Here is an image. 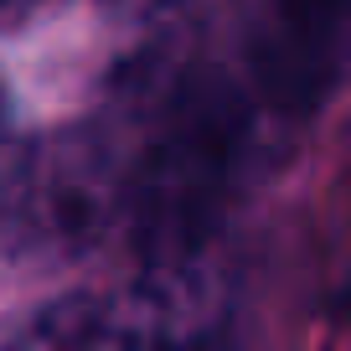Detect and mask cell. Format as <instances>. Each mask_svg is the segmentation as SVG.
<instances>
[{"label": "cell", "instance_id": "cell-1", "mask_svg": "<svg viewBox=\"0 0 351 351\" xmlns=\"http://www.w3.org/2000/svg\"><path fill=\"white\" fill-rule=\"evenodd\" d=\"M263 145V119L232 73L202 67L176 99L145 119V145L130 181L134 248L145 269L197 263L248 181Z\"/></svg>", "mask_w": 351, "mask_h": 351}, {"label": "cell", "instance_id": "cell-2", "mask_svg": "<svg viewBox=\"0 0 351 351\" xmlns=\"http://www.w3.org/2000/svg\"><path fill=\"white\" fill-rule=\"evenodd\" d=\"M351 0H258L248 32V99L269 124H305L346 67Z\"/></svg>", "mask_w": 351, "mask_h": 351}, {"label": "cell", "instance_id": "cell-3", "mask_svg": "<svg viewBox=\"0 0 351 351\" xmlns=\"http://www.w3.org/2000/svg\"><path fill=\"white\" fill-rule=\"evenodd\" d=\"M0 5H5V0H0Z\"/></svg>", "mask_w": 351, "mask_h": 351}]
</instances>
